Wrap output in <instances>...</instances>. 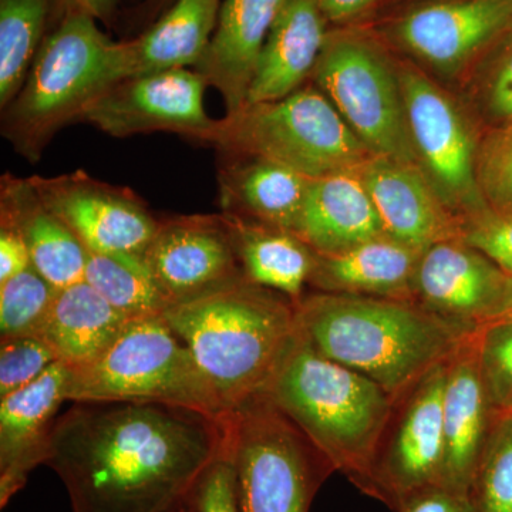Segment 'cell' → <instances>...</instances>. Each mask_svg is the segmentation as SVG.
Listing matches in <instances>:
<instances>
[{"label": "cell", "instance_id": "cell-1", "mask_svg": "<svg viewBox=\"0 0 512 512\" xmlns=\"http://www.w3.org/2000/svg\"><path fill=\"white\" fill-rule=\"evenodd\" d=\"M222 448V417L161 403H74L55 421L45 464L72 512H177Z\"/></svg>", "mask_w": 512, "mask_h": 512}, {"label": "cell", "instance_id": "cell-2", "mask_svg": "<svg viewBox=\"0 0 512 512\" xmlns=\"http://www.w3.org/2000/svg\"><path fill=\"white\" fill-rule=\"evenodd\" d=\"M295 312L313 349L373 380L394 402L477 329L413 299L318 292L303 296Z\"/></svg>", "mask_w": 512, "mask_h": 512}, {"label": "cell", "instance_id": "cell-3", "mask_svg": "<svg viewBox=\"0 0 512 512\" xmlns=\"http://www.w3.org/2000/svg\"><path fill=\"white\" fill-rule=\"evenodd\" d=\"M163 318L190 349L225 413L261 396L298 335L295 303L239 279Z\"/></svg>", "mask_w": 512, "mask_h": 512}, {"label": "cell", "instance_id": "cell-4", "mask_svg": "<svg viewBox=\"0 0 512 512\" xmlns=\"http://www.w3.org/2000/svg\"><path fill=\"white\" fill-rule=\"evenodd\" d=\"M262 394L335 471L372 494L373 466L396 404L379 384L320 355L298 330Z\"/></svg>", "mask_w": 512, "mask_h": 512}, {"label": "cell", "instance_id": "cell-5", "mask_svg": "<svg viewBox=\"0 0 512 512\" xmlns=\"http://www.w3.org/2000/svg\"><path fill=\"white\" fill-rule=\"evenodd\" d=\"M121 80V42L111 40L93 16L64 10L22 90L3 110V137L35 163L57 131L80 121L89 104Z\"/></svg>", "mask_w": 512, "mask_h": 512}, {"label": "cell", "instance_id": "cell-6", "mask_svg": "<svg viewBox=\"0 0 512 512\" xmlns=\"http://www.w3.org/2000/svg\"><path fill=\"white\" fill-rule=\"evenodd\" d=\"M201 141L235 156L265 158L316 180L357 171L375 154L318 87L245 103L215 120Z\"/></svg>", "mask_w": 512, "mask_h": 512}, {"label": "cell", "instance_id": "cell-7", "mask_svg": "<svg viewBox=\"0 0 512 512\" xmlns=\"http://www.w3.org/2000/svg\"><path fill=\"white\" fill-rule=\"evenodd\" d=\"M66 399L171 404L217 419L225 414L190 349L163 316L131 320L103 355L70 367Z\"/></svg>", "mask_w": 512, "mask_h": 512}, {"label": "cell", "instance_id": "cell-8", "mask_svg": "<svg viewBox=\"0 0 512 512\" xmlns=\"http://www.w3.org/2000/svg\"><path fill=\"white\" fill-rule=\"evenodd\" d=\"M222 426L241 512H309L335 468L268 397L225 413Z\"/></svg>", "mask_w": 512, "mask_h": 512}, {"label": "cell", "instance_id": "cell-9", "mask_svg": "<svg viewBox=\"0 0 512 512\" xmlns=\"http://www.w3.org/2000/svg\"><path fill=\"white\" fill-rule=\"evenodd\" d=\"M312 77L375 156L416 165L399 62L375 37L359 29L329 32Z\"/></svg>", "mask_w": 512, "mask_h": 512}, {"label": "cell", "instance_id": "cell-10", "mask_svg": "<svg viewBox=\"0 0 512 512\" xmlns=\"http://www.w3.org/2000/svg\"><path fill=\"white\" fill-rule=\"evenodd\" d=\"M397 62L417 168L461 225L488 210L477 181L484 127L429 73L410 60Z\"/></svg>", "mask_w": 512, "mask_h": 512}, {"label": "cell", "instance_id": "cell-11", "mask_svg": "<svg viewBox=\"0 0 512 512\" xmlns=\"http://www.w3.org/2000/svg\"><path fill=\"white\" fill-rule=\"evenodd\" d=\"M512 26V0H427L397 16L387 36L430 76L463 80Z\"/></svg>", "mask_w": 512, "mask_h": 512}, {"label": "cell", "instance_id": "cell-12", "mask_svg": "<svg viewBox=\"0 0 512 512\" xmlns=\"http://www.w3.org/2000/svg\"><path fill=\"white\" fill-rule=\"evenodd\" d=\"M448 360L397 400L384 431L373 466L370 495L393 510L407 494L443 480Z\"/></svg>", "mask_w": 512, "mask_h": 512}, {"label": "cell", "instance_id": "cell-13", "mask_svg": "<svg viewBox=\"0 0 512 512\" xmlns=\"http://www.w3.org/2000/svg\"><path fill=\"white\" fill-rule=\"evenodd\" d=\"M29 180L87 251L144 259L160 229L161 221L133 191L84 171Z\"/></svg>", "mask_w": 512, "mask_h": 512}, {"label": "cell", "instance_id": "cell-14", "mask_svg": "<svg viewBox=\"0 0 512 512\" xmlns=\"http://www.w3.org/2000/svg\"><path fill=\"white\" fill-rule=\"evenodd\" d=\"M207 86L190 69L130 77L90 103L80 121L117 138L167 131L201 141L215 121L204 107Z\"/></svg>", "mask_w": 512, "mask_h": 512}, {"label": "cell", "instance_id": "cell-15", "mask_svg": "<svg viewBox=\"0 0 512 512\" xmlns=\"http://www.w3.org/2000/svg\"><path fill=\"white\" fill-rule=\"evenodd\" d=\"M144 262L168 306L190 302L245 278L221 215L161 221Z\"/></svg>", "mask_w": 512, "mask_h": 512}, {"label": "cell", "instance_id": "cell-16", "mask_svg": "<svg viewBox=\"0 0 512 512\" xmlns=\"http://www.w3.org/2000/svg\"><path fill=\"white\" fill-rule=\"evenodd\" d=\"M512 278L461 238L424 249L413 278V299L444 318L478 328L493 319Z\"/></svg>", "mask_w": 512, "mask_h": 512}, {"label": "cell", "instance_id": "cell-17", "mask_svg": "<svg viewBox=\"0 0 512 512\" xmlns=\"http://www.w3.org/2000/svg\"><path fill=\"white\" fill-rule=\"evenodd\" d=\"M70 367L53 363L35 382L0 397V507L5 508L46 463L60 404L66 402Z\"/></svg>", "mask_w": 512, "mask_h": 512}, {"label": "cell", "instance_id": "cell-18", "mask_svg": "<svg viewBox=\"0 0 512 512\" xmlns=\"http://www.w3.org/2000/svg\"><path fill=\"white\" fill-rule=\"evenodd\" d=\"M357 173L387 237L419 252L444 239L460 238V221L416 165L373 156Z\"/></svg>", "mask_w": 512, "mask_h": 512}, {"label": "cell", "instance_id": "cell-19", "mask_svg": "<svg viewBox=\"0 0 512 512\" xmlns=\"http://www.w3.org/2000/svg\"><path fill=\"white\" fill-rule=\"evenodd\" d=\"M285 0H224L217 26L194 67L224 100L227 114L247 103L262 50Z\"/></svg>", "mask_w": 512, "mask_h": 512}, {"label": "cell", "instance_id": "cell-20", "mask_svg": "<svg viewBox=\"0 0 512 512\" xmlns=\"http://www.w3.org/2000/svg\"><path fill=\"white\" fill-rule=\"evenodd\" d=\"M474 333L448 360L443 406L441 484L463 494L470 490L495 413L481 379Z\"/></svg>", "mask_w": 512, "mask_h": 512}, {"label": "cell", "instance_id": "cell-21", "mask_svg": "<svg viewBox=\"0 0 512 512\" xmlns=\"http://www.w3.org/2000/svg\"><path fill=\"white\" fill-rule=\"evenodd\" d=\"M326 23L316 0H285L266 39L247 103L281 100L302 89L325 46Z\"/></svg>", "mask_w": 512, "mask_h": 512}, {"label": "cell", "instance_id": "cell-22", "mask_svg": "<svg viewBox=\"0 0 512 512\" xmlns=\"http://www.w3.org/2000/svg\"><path fill=\"white\" fill-rule=\"evenodd\" d=\"M0 222L18 229L28 245L33 268L50 285L60 291L84 281L86 248L47 207L29 178L10 174L2 178Z\"/></svg>", "mask_w": 512, "mask_h": 512}, {"label": "cell", "instance_id": "cell-23", "mask_svg": "<svg viewBox=\"0 0 512 512\" xmlns=\"http://www.w3.org/2000/svg\"><path fill=\"white\" fill-rule=\"evenodd\" d=\"M293 234L322 255L386 235L357 171L312 180Z\"/></svg>", "mask_w": 512, "mask_h": 512}, {"label": "cell", "instance_id": "cell-24", "mask_svg": "<svg viewBox=\"0 0 512 512\" xmlns=\"http://www.w3.org/2000/svg\"><path fill=\"white\" fill-rule=\"evenodd\" d=\"M420 254L382 235L339 254H316L309 285L320 292L413 299Z\"/></svg>", "mask_w": 512, "mask_h": 512}, {"label": "cell", "instance_id": "cell-25", "mask_svg": "<svg viewBox=\"0 0 512 512\" xmlns=\"http://www.w3.org/2000/svg\"><path fill=\"white\" fill-rule=\"evenodd\" d=\"M221 0H177L136 39L121 42L124 80L195 67L210 45Z\"/></svg>", "mask_w": 512, "mask_h": 512}, {"label": "cell", "instance_id": "cell-26", "mask_svg": "<svg viewBox=\"0 0 512 512\" xmlns=\"http://www.w3.org/2000/svg\"><path fill=\"white\" fill-rule=\"evenodd\" d=\"M220 171L221 205L228 214L295 231L311 178L265 158L241 156Z\"/></svg>", "mask_w": 512, "mask_h": 512}, {"label": "cell", "instance_id": "cell-27", "mask_svg": "<svg viewBox=\"0 0 512 512\" xmlns=\"http://www.w3.org/2000/svg\"><path fill=\"white\" fill-rule=\"evenodd\" d=\"M245 278L298 303L311 281L316 252L291 231L221 214Z\"/></svg>", "mask_w": 512, "mask_h": 512}, {"label": "cell", "instance_id": "cell-28", "mask_svg": "<svg viewBox=\"0 0 512 512\" xmlns=\"http://www.w3.org/2000/svg\"><path fill=\"white\" fill-rule=\"evenodd\" d=\"M130 322L83 281L57 292L39 336L59 362L80 367L103 355Z\"/></svg>", "mask_w": 512, "mask_h": 512}, {"label": "cell", "instance_id": "cell-29", "mask_svg": "<svg viewBox=\"0 0 512 512\" xmlns=\"http://www.w3.org/2000/svg\"><path fill=\"white\" fill-rule=\"evenodd\" d=\"M50 0H0V106L15 100L43 43Z\"/></svg>", "mask_w": 512, "mask_h": 512}, {"label": "cell", "instance_id": "cell-30", "mask_svg": "<svg viewBox=\"0 0 512 512\" xmlns=\"http://www.w3.org/2000/svg\"><path fill=\"white\" fill-rule=\"evenodd\" d=\"M86 254L84 281L126 318H156L170 308L151 279L144 259L97 254L87 249Z\"/></svg>", "mask_w": 512, "mask_h": 512}, {"label": "cell", "instance_id": "cell-31", "mask_svg": "<svg viewBox=\"0 0 512 512\" xmlns=\"http://www.w3.org/2000/svg\"><path fill=\"white\" fill-rule=\"evenodd\" d=\"M466 104L484 128L512 121V32H508L464 77Z\"/></svg>", "mask_w": 512, "mask_h": 512}, {"label": "cell", "instance_id": "cell-32", "mask_svg": "<svg viewBox=\"0 0 512 512\" xmlns=\"http://www.w3.org/2000/svg\"><path fill=\"white\" fill-rule=\"evenodd\" d=\"M476 512H512V412H495L471 481Z\"/></svg>", "mask_w": 512, "mask_h": 512}, {"label": "cell", "instance_id": "cell-33", "mask_svg": "<svg viewBox=\"0 0 512 512\" xmlns=\"http://www.w3.org/2000/svg\"><path fill=\"white\" fill-rule=\"evenodd\" d=\"M57 292L33 266L0 284L2 339L39 336Z\"/></svg>", "mask_w": 512, "mask_h": 512}, {"label": "cell", "instance_id": "cell-34", "mask_svg": "<svg viewBox=\"0 0 512 512\" xmlns=\"http://www.w3.org/2000/svg\"><path fill=\"white\" fill-rule=\"evenodd\" d=\"M477 181L491 211L512 214V121L484 128L478 146Z\"/></svg>", "mask_w": 512, "mask_h": 512}, {"label": "cell", "instance_id": "cell-35", "mask_svg": "<svg viewBox=\"0 0 512 512\" xmlns=\"http://www.w3.org/2000/svg\"><path fill=\"white\" fill-rule=\"evenodd\" d=\"M478 366L494 412H512V322L478 326Z\"/></svg>", "mask_w": 512, "mask_h": 512}, {"label": "cell", "instance_id": "cell-36", "mask_svg": "<svg viewBox=\"0 0 512 512\" xmlns=\"http://www.w3.org/2000/svg\"><path fill=\"white\" fill-rule=\"evenodd\" d=\"M56 362H59L56 353L40 336L2 339L0 397L35 382Z\"/></svg>", "mask_w": 512, "mask_h": 512}, {"label": "cell", "instance_id": "cell-37", "mask_svg": "<svg viewBox=\"0 0 512 512\" xmlns=\"http://www.w3.org/2000/svg\"><path fill=\"white\" fill-rule=\"evenodd\" d=\"M460 238L483 252L512 278V214L481 212L461 222Z\"/></svg>", "mask_w": 512, "mask_h": 512}, {"label": "cell", "instance_id": "cell-38", "mask_svg": "<svg viewBox=\"0 0 512 512\" xmlns=\"http://www.w3.org/2000/svg\"><path fill=\"white\" fill-rule=\"evenodd\" d=\"M190 505L195 512H241L237 474L224 448L221 456L202 474Z\"/></svg>", "mask_w": 512, "mask_h": 512}, {"label": "cell", "instance_id": "cell-39", "mask_svg": "<svg viewBox=\"0 0 512 512\" xmlns=\"http://www.w3.org/2000/svg\"><path fill=\"white\" fill-rule=\"evenodd\" d=\"M397 512H476L470 495L443 484L427 485L399 501Z\"/></svg>", "mask_w": 512, "mask_h": 512}, {"label": "cell", "instance_id": "cell-40", "mask_svg": "<svg viewBox=\"0 0 512 512\" xmlns=\"http://www.w3.org/2000/svg\"><path fill=\"white\" fill-rule=\"evenodd\" d=\"M32 266L28 245L18 229L0 222V284Z\"/></svg>", "mask_w": 512, "mask_h": 512}, {"label": "cell", "instance_id": "cell-41", "mask_svg": "<svg viewBox=\"0 0 512 512\" xmlns=\"http://www.w3.org/2000/svg\"><path fill=\"white\" fill-rule=\"evenodd\" d=\"M382 0H316L330 23L346 26L376 8Z\"/></svg>", "mask_w": 512, "mask_h": 512}, {"label": "cell", "instance_id": "cell-42", "mask_svg": "<svg viewBox=\"0 0 512 512\" xmlns=\"http://www.w3.org/2000/svg\"><path fill=\"white\" fill-rule=\"evenodd\" d=\"M64 10H80L97 20H106L116 8L117 0H62Z\"/></svg>", "mask_w": 512, "mask_h": 512}, {"label": "cell", "instance_id": "cell-43", "mask_svg": "<svg viewBox=\"0 0 512 512\" xmlns=\"http://www.w3.org/2000/svg\"><path fill=\"white\" fill-rule=\"evenodd\" d=\"M495 322H512V281L510 288H508L507 295H505L503 303L498 308L497 313L493 316V319L488 323ZM487 325V323H485Z\"/></svg>", "mask_w": 512, "mask_h": 512}, {"label": "cell", "instance_id": "cell-44", "mask_svg": "<svg viewBox=\"0 0 512 512\" xmlns=\"http://www.w3.org/2000/svg\"><path fill=\"white\" fill-rule=\"evenodd\" d=\"M188 511H190V505H188V507L181 508V510L177 511V512H188Z\"/></svg>", "mask_w": 512, "mask_h": 512}, {"label": "cell", "instance_id": "cell-45", "mask_svg": "<svg viewBox=\"0 0 512 512\" xmlns=\"http://www.w3.org/2000/svg\"><path fill=\"white\" fill-rule=\"evenodd\" d=\"M154 2L167 3L168 0H154Z\"/></svg>", "mask_w": 512, "mask_h": 512}, {"label": "cell", "instance_id": "cell-46", "mask_svg": "<svg viewBox=\"0 0 512 512\" xmlns=\"http://www.w3.org/2000/svg\"><path fill=\"white\" fill-rule=\"evenodd\" d=\"M188 512H195L194 508H192L191 505H190V511H188Z\"/></svg>", "mask_w": 512, "mask_h": 512}, {"label": "cell", "instance_id": "cell-47", "mask_svg": "<svg viewBox=\"0 0 512 512\" xmlns=\"http://www.w3.org/2000/svg\"><path fill=\"white\" fill-rule=\"evenodd\" d=\"M511 32H512V26H511Z\"/></svg>", "mask_w": 512, "mask_h": 512}]
</instances>
